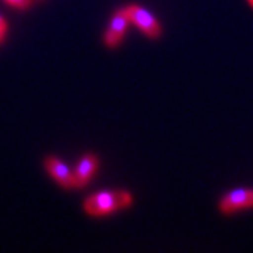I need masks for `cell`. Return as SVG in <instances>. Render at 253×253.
Here are the masks:
<instances>
[{
  "label": "cell",
  "instance_id": "1",
  "mask_svg": "<svg viewBox=\"0 0 253 253\" xmlns=\"http://www.w3.org/2000/svg\"><path fill=\"white\" fill-rule=\"evenodd\" d=\"M132 201V197L128 191H104L94 194L84 201V210L90 215H104L120 208L128 207Z\"/></svg>",
  "mask_w": 253,
  "mask_h": 253
},
{
  "label": "cell",
  "instance_id": "2",
  "mask_svg": "<svg viewBox=\"0 0 253 253\" xmlns=\"http://www.w3.org/2000/svg\"><path fill=\"white\" fill-rule=\"evenodd\" d=\"M126 16L131 23H134L136 27L139 28L142 33H145L149 38H159L162 34L161 24L156 18L148 11L136 4H131L126 7Z\"/></svg>",
  "mask_w": 253,
  "mask_h": 253
},
{
  "label": "cell",
  "instance_id": "3",
  "mask_svg": "<svg viewBox=\"0 0 253 253\" xmlns=\"http://www.w3.org/2000/svg\"><path fill=\"white\" fill-rule=\"evenodd\" d=\"M221 211L231 214L242 208L253 207V190L251 189H238L228 193L222 199L221 204Z\"/></svg>",
  "mask_w": 253,
  "mask_h": 253
},
{
  "label": "cell",
  "instance_id": "4",
  "mask_svg": "<svg viewBox=\"0 0 253 253\" xmlns=\"http://www.w3.org/2000/svg\"><path fill=\"white\" fill-rule=\"evenodd\" d=\"M128 23H129V18L126 16V9L118 10L110 23L109 30L106 31V36H104L106 45L114 48L121 42L123 37L126 34V27H128Z\"/></svg>",
  "mask_w": 253,
  "mask_h": 253
},
{
  "label": "cell",
  "instance_id": "5",
  "mask_svg": "<svg viewBox=\"0 0 253 253\" xmlns=\"http://www.w3.org/2000/svg\"><path fill=\"white\" fill-rule=\"evenodd\" d=\"M45 168L48 173L58 181L62 187L71 189L75 187V180H73V172L59 159L54 156H49L45 159Z\"/></svg>",
  "mask_w": 253,
  "mask_h": 253
},
{
  "label": "cell",
  "instance_id": "6",
  "mask_svg": "<svg viewBox=\"0 0 253 253\" xmlns=\"http://www.w3.org/2000/svg\"><path fill=\"white\" fill-rule=\"evenodd\" d=\"M97 158L94 155H84L78 163L76 169L73 170V180H75V187H83L91 176L94 170L97 169Z\"/></svg>",
  "mask_w": 253,
  "mask_h": 253
},
{
  "label": "cell",
  "instance_id": "7",
  "mask_svg": "<svg viewBox=\"0 0 253 253\" xmlns=\"http://www.w3.org/2000/svg\"><path fill=\"white\" fill-rule=\"evenodd\" d=\"M4 1H7L9 4L18 7V9H27L31 3V0H4Z\"/></svg>",
  "mask_w": 253,
  "mask_h": 253
},
{
  "label": "cell",
  "instance_id": "8",
  "mask_svg": "<svg viewBox=\"0 0 253 253\" xmlns=\"http://www.w3.org/2000/svg\"><path fill=\"white\" fill-rule=\"evenodd\" d=\"M0 28L6 31V23H4V20H3L1 17H0Z\"/></svg>",
  "mask_w": 253,
  "mask_h": 253
},
{
  "label": "cell",
  "instance_id": "9",
  "mask_svg": "<svg viewBox=\"0 0 253 253\" xmlns=\"http://www.w3.org/2000/svg\"><path fill=\"white\" fill-rule=\"evenodd\" d=\"M3 36H4V30H1V28H0V41H1Z\"/></svg>",
  "mask_w": 253,
  "mask_h": 253
},
{
  "label": "cell",
  "instance_id": "10",
  "mask_svg": "<svg viewBox=\"0 0 253 253\" xmlns=\"http://www.w3.org/2000/svg\"><path fill=\"white\" fill-rule=\"evenodd\" d=\"M249 4H251V6L253 7V0H249Z\"/></svg>",
  "mask_w": 253,
  "mask_h": 253
}]
</instances>
